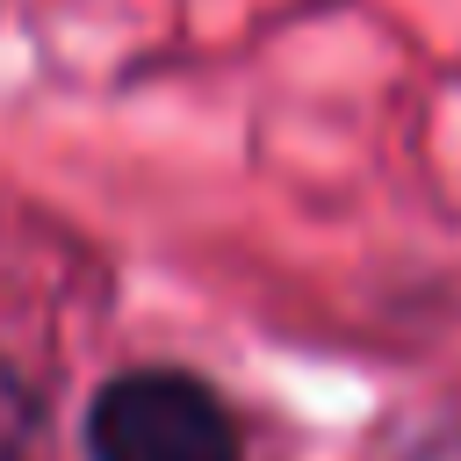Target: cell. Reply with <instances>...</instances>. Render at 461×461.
<instances>
[{
  "label": "cell",
  "instance_id": "cell-1",
  "mask_svg": "<svg viewBox=\"0 0 461 461\" xmlns=\"http://www.w3.org/2000/svg\"><path fill=\"white\" fill-rule=\"evenodd\" d=\"M86 461H238V418L187 367H130L86 403Z\"/></svg>",
  "mask_w": 461,
  "mask_h": 461
},
{
  "label": "cell",
  "instance_id": "cell-2",
  "mask_svg": "<svg viewBox=\"0 0 461 461\" xmlns=\"http://www.w3.org/2000/svg\"><path fill=\"white\" fill-rule=\"evenodd\" d=\"M36 425H43V403H36L29 375L0 360V461H22L29 439H36Z\"/></svg>",
  "mask_w": 461,
  "mask_h": 461
}]
</instances>
